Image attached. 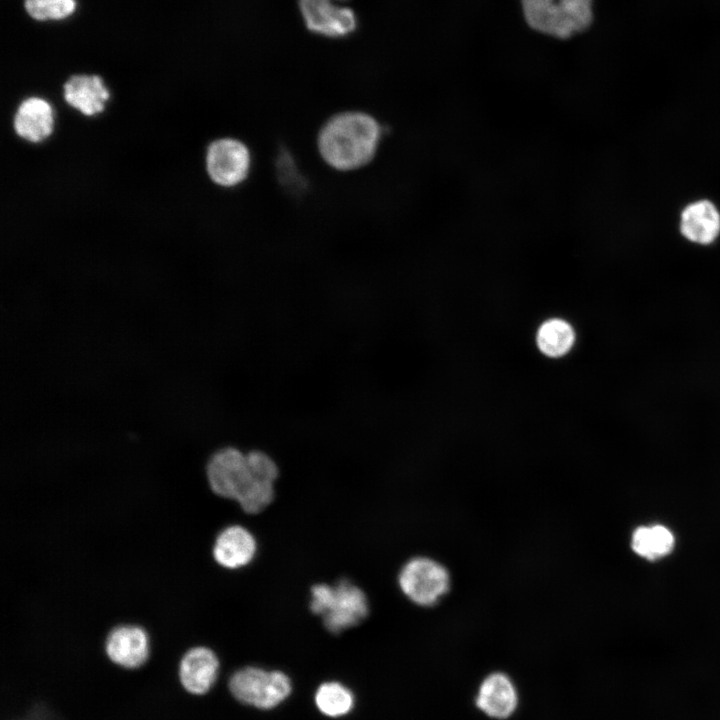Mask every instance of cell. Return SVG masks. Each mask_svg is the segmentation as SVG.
<instances>
[{"label": "cell", "instance_id": "obj_1", "mask_svg": "<svg viewBox=\"0 0 720 720\" xmlns=\"http://www.w3.org/2000/svg\"><path fill=\"white\" fill-rule=\"evenodd\" d=\"M206 475L216 495L233 499L246 513L256 514L273 500L278 467L263 451L244 453L235 447H224L209 458Z\"/></svg>", "mask_w": 720, "mask_h": 720}, {"label": "cell", "instance_id": "obj_2", "mask_svg": "<svg viewBox=\"0 0 720 720\" xmlns=\"http://www.w3.org/2000/svg\"><path fill=\"white\" fill-rule=\"evenodd\" d=\"M382 136L377 119L363 111H343L331 116L320 128L317 148L331 168L348 172L369 164Z\"/></svg>", "mask_w": 720, "mask_h": 720}, {"label": "cell", "instance_id": "obj_3", "mask_svg": "<svg viewBox=\"0 0 720 720\" xmlns=\"http://www.w3.org/2000/svg\"><path fill=\"white\" fill-rule=\"evenodd\" d=\"M524 19L536 32L568 39L592 23L593 0H520Z\"/></svg>", "mask_w": 720, "mask_h": 720}, {"label": "cell", "instance_id": "obj_4", "mask_svg": "<svg viewBox=\"0 0 720 720\" xmlns=\"http://www.w3.org/2000/svg\"><path fill=\"white\" fill-rule=\"evenodd\" d=\"M311 611L321 616L326 629L340 633L358 625L368 615L365 593L352 582L343 579L335 583L316 584L311 589Z\"/></svg>", "mask_w": 720, "mask_h": 720}, {"label": "cell", "instance_id": "obj_5", "mask_svg": "<svg viewBox=\"0 0 720 720\" xmlns=\"http://www.w3.org/2000/svg\"><path fill=\"white\" fill-rule=\"evenodd\" d=\"M403 595L413 604L430 608L439 604L450 592L452 576L441 561L419 555L407 560L398 574Z\"/></svg>", "mask_w": 720, "mask_h": 720}, {"label": "cell", "instance_id": "obj_6", "mask_svg": "<svg viewBox=\"0 0 720 720\" xmlns=\"http://www.w3.org/2000/svg\"><path fill=\"white\" fill-rule=\"evenodd\" d=\"M229 688L238 701L260 709H271L289 696L292 686L288 676L281 671L250 666L232 675Z\"/></svg>", "mask_w": 720, "mask_h": 720}, {"label": "cell", "instance_id": "obj_7", "mask_svg": "<svg viewBox=\"0 0 720 720\" xmlns=\"http://www.w3.org/2000/svg\"><path fill=\"white\" fill-rule=\"evenodd\" d=\"M350 0H298L305 27L313 34L344 39L355 33L359 19L353 9L343 5Z\"/></svg>", "mask_w": 720, "mask_h": 720}, {"label": "cell", "instance_id": "obj_8", "mask_svg": "<svg viewBox=\"0 0 720 720\" xmlns=\"http://www.w3.org/2000/svg\"><path fill=\"white\" fill-rule=\"evenodd\" d=\"M206 170L217 185L231 188L243 183L251 170V153L241 140L225 137L211 142L206 151Z\"/></svg>", "mask_w": 720, "mask_h": 720}, {"label": "cell", "instance_id": "obj_9", "mask_svg": "<svg viewBox=\"0 0 720 720\" xmlns=\"http://www.w3.org/2000/svg\"><path fill=\"white\" fill-rule=\"evenodd\" d=\"M105 650L114 663L125 668H136L148 657L149 639L139 626L120 625L108 634Z\"/></svg>", "mask_w": 720, "mask_h": 720}, {"label": "cell", "instance_id": "obj_10", "mask_svg": "<svg viewBox=\"0 0 720 720\" xmlns=\"http://www.w3.org/2000/svg\"><path fill=\"white\" fill-rule=\"evenodd\" d=\"M256 551L257 542L253 534L243 526L231 525L217 535L212 554L220 566L239 569L254 559Z\"/></svg>", "mask_w": 720, "mask_h": 720}, {"label": "cell", "instance_id": "obj_11", "mask_svg": "<svg viewBox=\"0 0 720 720\" xmlns=\"http://www.w3.org/2000/svg\"><path fill=\"white\" fill-rule=\"evenodd\" d=\"M680 232L689 241L708 245L720 234V212L709 200L688 204L681 212Z\"/></svg>", "mask_w": 720, "mask_h": 720}, {"label": "cell", "instance_id": "obj_12", "mask_svg": "<svg viewBox=\"0 0 720 720\" xmlns=\"http://www.w3.org/2000/svg\"><path fill=\"white\" fill-rule=\"evenodd\" d=\"M13 127L22 139L39 143L48 138L54 128L51 105L40 97L23 100L14 115Z\"/></svg>", "mask_w": 720, "mask_h": 720}, {"label": "cell", "instance_id": "obj_13", "mask_svg": "<svg viewBox=\"0 0 720 720\" xmlns=\"http://www.w3.org/2000/svg\"><path fill=\"white\" fill-rule=\"evenodd\" d=\"M219 669L215 653L206 647H194L180 662L179 677L184 688L193 694H204L214 684Z\"/></svg>", "mask_w": 720, "mask_h": 720}, {"label": "cell", "instance_id": "obj_14", "mask_svg": "<svg viewBox=\"0 0 720 720\" xmlns=\"http://www.w3.org/2000/svg\"><path fill=\"white\" fill-rule=\"evenodd\" d=\"M518 695L510 678L500 672L487 676L476 697L477 707L488 716L498 719L509 717L516 709Z\"/></svg>", "mask_w": 720, "mask_h": 720}, {"label": "cell", "instance_id": "obj_15", "mask_svg": "<svg viewBox=\"0 0 720 720\" xmlns=\"http://www.w3.org/2000/svg\"><path fill=\"white\" fill-rule=\"evenodd\" d=\"M64 99L83 115L92 116L105 108L109 91L97 75H73L64 84Z\"/></svg>", "mask_w": 720, "mask_h": 720}, {"label": "cell", "instance_id": "obj_16", "mask_svg": "<svg viewBox=\"0 0 720 720\" xmlns=\"http://www.w3.org/2000/svg\"><path fill=\"white\" fill-rule=\"evenodd\" d=\"M674 546L672 532L662 525L639 527L632 536V549L647 559H657L668 554Z\"/></svg>", "mask_w": 720, "mask_h": 720}, {"label": "cell", "instance_id": "obj_17", "mask_svg": "<svg viewBox=\"0 0 720 720\" xmlns=\"http://www.w3.org/2000/svg\"><path fill=\"white\" fill-rule=\"evenodd\" d=\"M575 334L564 320L550 319L544 322L537 333V344L541 352L549 357H560L572 347Z\"/></svg>", "mask_w": 720, "mask_h": 720}, {"label": "cell", "instance_id": "obj_18", "mask_svg": "<svg viewBox=\"0 0 720 720\" xmlns=\"http://www.w3.org/2000/svg\"><path fill=\"white\" fill-rule=\"evenodd\" d=\"M318 709L330 717H340L351 711L354 704L352 692L338 682H326L315 694Z\"/></svg>", "mask_w": 720, "mask_h": 720}, {"label": "cell", "instance_id": "obj_19", "mask_svg": "<svg viewBox=\"0 0 720 720\" xmlns=\"http://www.w3.org/2000/svg\"><path fill=\"white\" fill-rule=\"evenodd\" d=\"M27 13L35 20H60L72 14L75 0H25Z\"/></svg>", "mask_w": 720, "mask_h": 720}]
</instances>
